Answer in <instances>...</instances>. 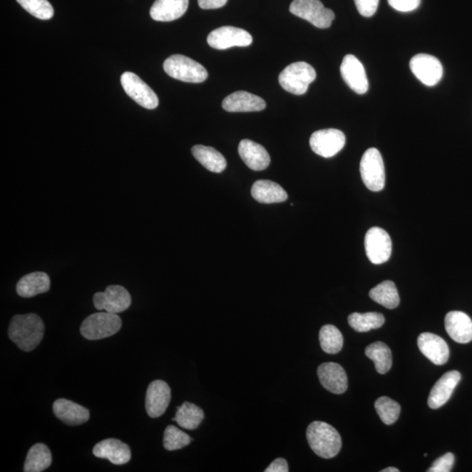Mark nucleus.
Instances as JSON below:
<instances>
[{
    "mask_svg": "<svg viewBox=\"0 0 472 472\" xmlns=\"http://www.w3.org/2000/svg\"><path fill=\"white\" fill-rule=\"evenodd\" d=\"M445 329L456 342L467 344L472 340V320L466 313L458 311L447 313Z\"/></svg>",
    "mask_w": 472,
    "mask_h": 472,
    "instance_id": "obj_21",
    "label": "nucleus"
},
{
    "mask_svg": "<svg viewBox=\"0 0 472 472\" xmlns=\"http://www.w3.org/2000/svg\"><path fill=\"white\" fill-rule=\"evenodd\" d=\"M359 14L364 17L369 18L376 13L379 0H354Z\"/></svg>",
    "mask_w": 472,
    "mask_h": 472,
    "instance_id": "obj_38",
    "label": "nucleus"
},
{
    "mask_svg": "<svg viewBox=\"0 0 472 472\" xmlns=\"http://www.w3.org/2000/svg\"><path fill=\"white\" fill-rule=\"evenodd\" d=\"M317 73L311 65L299 61L287 66L279 75V84L284 91L294 95H304L309 85L314 82Z\"/></svg>",
    "mask_w": 472,
    "mask_h": 472,
    "instance_id": "obj_4",
    "label": "nucleus"
},
{
    "mask_svg": "<svg viewBox=\"0 0 472 472\" xmlns=\"http://www.w3.org/2000/svg\"><path fill=\"white\" fill-rule=\"evenodd\" d=\"M307 437L309 447L320 458H334L339 454L342 446L339 433L324 421H316L309 424Z\"/></svg>",
    "mask_w": 472,
    "mask_h": 472,
    "instance_id": "obj_2",
    "label": "nucleus"
},
{
    "mask_svg": "<svg viewBox=\"0 0 472 472\" xmlns=\"http://www.w3.org/2000/svg\"><path fill=\"white\" fill-rule=\"evenodd\" d=\"M365 354L374 363L375 369L381 374L389 372L392 366V353L385 343L380 342L371 344L366 348Z\"/></svg>",
    "mask_w": 472,
    "mask_h": 472,
    "instance_id": "obj_31",
    "label": "nucleus"
},
{
    "mask_svg": "<svg viewBox=\"0 0 472 472\" xmlns=\"http://www.w3.org/2000/svg\"><path fill=\"white\" fill-rule=\"evenodd\" d=\"M192 442V438L187 433L179 428L169 425L164 433V447L168 451L180 450L188 446Z\"/></svg>",
    "mask_w": 472,
    "mask_h": 472,
    "instance_id": "obj_36",
    "label": "nucleus"
},
{
    "mask_svg": "<svg viewBox=\"0 0 472 472\" xmlns=\"http://www.w3.org/2000/svg\"><path fill=\"white\" fill-rule=\"evenodd\" d=\"M417 345L425 357L435 365H444L450 357L446 342L440 336L424 332L418 337Z\"/></svg>",
    "mask_w": 472,
    "mask_h": 472,
    "instance_id": "obj_16",
    "label": "nucleus"
},
{
    "mask_svg": "<svg viewBox=\"0 0 472 472\" xmlns=\"http://www.w3.org/2000/svg\"><path fill=\"white\" fill-rule=\"evenodd\" d=\"M381 472H400L399 470L397 469V468L394 467H389L386 468V469L381 471Z\"/></svg>",
    "mask_w": 472,
    "mask_h": 472,
    "instance_id": "obj_42",
    "label": "nucleus"
},
{
    "mask_svg": "<svg viewBox=\"0 0 472 472\" xmlns=\"http://www.w3.org/2000/svg\"><path fill=\"white\" fill-rule=\"evenodd\" d=\"M43 321L34 313L14 316L11 320L9 336L19 349L31 352L40 345L43 339Z\"/></svg>",
    "mask_w": 472,
    "mask_h": 472,
    "instance_id": "obj_1",
    "label": "nucleus"
},
{
    "mask_svg": "<svg viewBox=\"0 0 472 472\" xmlns=\"http://www.w3.org/2000/svg\"><path fill=\"white\" fill-rule=\"evenodd\" d=\"M122 319L115 313L98 312L88 316L81 326V334L88 340L109 338L119 332Z\"/></svg>",
    "mask_w": 472,
    "mask_h": 472,
    "instance_id": "obj_5",
    "label": "nucleus"
},
{
    "mask_svg": "<svg viewBox=\"0 0 472 472\" xmlns=\"http://www.w3.org/2000/svg\"><path fill=\"white\" fill-rule=\"evenodd\" d=\"M321 385L332 394H340L346 392L348 388L347 375L345 369L338 363L327 362L321 364L318 369Z\"/></svg>",
    "mask_w": 472,
    "mask_h": 472,
    "instance_id": "obj_17",
    "label": "nucleus"
},
{
    "mask_svg": "<svg viewBox=\"0 0 472 472\" xmlns=\"http://www.w3.org/2000/svg\"><path fill=\"white\" fill-rule=\"evenodd\" d=\"M93 454L96 458L108 459L117 466L125 464L130 462L131 458L129 445L114 438L103 440L96 443L93 448Z\"/></svg>",
    "mask_w": 472,
    "mask_h": 472,
    "instance_id": "obj_19",
    "label": "nucleus"
},
{
    "mask_svg": "<svg viewBox=\"0 0 472 472\" xmlns=\"http://www.w3.org/2000/svg\"><path fill=\"white\" fill-rule=\"evenodd\" d=\"M340 72L348 86L357 94H366L369 91V79L365 68L354 56L347 55L344 57Z\"/></svg>",
    "mask_w": 472,
    "mask_h": 472,
    "instance_id": "obj_14",
    "label": "nucleus"
},
{
    "mask_svg": "<svg viewBox=\"0 0 472 472\" xmlns=\"http://www.w3.org/2000/svg\"><path fill=\"white\" fill-rule=\"evenodd\" d=\"M365 250L367 258L374 265L388 262L392 254V241L386 231L374 227L366 232Z\"/></svg>",
    "mask_w": 472,
    "mask_h": 472,
    "instance_id": "obj_9",
    "label": "nucleus"
},
{
    "mask_svg": "<svg viewBox=\"0 0 472 472\" xmlns=\"http://www.w3.org/2000/svg\"><path fill=\"white\" fill-rule=\"evenodd\" d=\"M348 323L354 331L366 332L381 328L385 323V318L379 312H354L348 317Z\"/></svg>",
    "mask_w": 472,
    "mask_h": 472,
    "instance_id": "obj_32",
    "label": "nucleus"
},
{
    "mask_svg": "<svg viewBox=\"0 0 472 472\" xmlns=\"http://www.w3.org/2000/svg\"><path fill=\"white\" fill-rule=\"evenodd\" d=\"M177 409L176 416L173 421H177L181 428L192 431L198 428L204 419L203 410L191 402L185 401Z\"/></svg>",
    "mask_w": 472,
    "mask_h": 472,
    "instance_id": "obj_30",
    "label": "nucleus"
},
{
    "mask_svg": "<svg viewBox=\"0 0 472 472\" xmlns=\"http://www.w3.org/2000/svg\"><path fill=\"white\" fill-rule=\"evenodd\" d=\"M289 11L318 29L330 28L335 19L334 11L326 9L319 0H293Z\"/></svg>",
    "mask_w": 472,
    "mask_h": 472,
    "instance_id": "obj_6",
    "label": "nucleus"
},
{
    "mask_svg": "<svg viewBox=\"0 0 472 472\" xmlns=\"http://www.w3.org/2000/svg\"><path fill=\"white\" fill-rule=\"evenodd\" d=\"M253 38L249 32L235 26H222L212 31L207 37L211 48L225 50L233 46H247L252 44Z\"/></svg>",
    "mask_w": 472,
    "mask_h": 472,
    "instance_id": "obj_13",
    "label": "nucleus"
},
{
    "mask_svg": "<svg viewBox=\"0 0 472 472\" xmlns=\"http://www.w3.org/2000/svg\"><path fill=\"white\" fill-rule=\"evenodd\" d=\"M319 342L324 353L336 354L342 349L343 335L336 327L327 324L320 329Z\"/></svg>",
    "mask_w": 472,
    "mask_h": 472,
    "instance_id": "obj_33",
    "label": "nucleus"
},
{
    "mask_svg": "<svg viewBox=\"0 0 472 472\" xmlns=\"http://www.w3.org/2000/svg\"><path fill=\"white\" fill-rule=\"evenodd\" d=\"M227 0H198L201 9H218L226 5Z\"/></svg>",
    "mask_w": 472,
    "mask_h": 472,
    "instance_id": "obj_40",
    "label": "nucleus"
},
{
    "mask_svg": "<svg viewBox=\"0 0 472 472\" xmlns=\"http://www.w3.org/2000/svg\"><path fill=\"white\" fill-rule=\"evenodd\" d=\"M17 2L31 15L42 21H48L55 14L48 0H17Z\"/></svg>",
    "mask_w": 472,
    "mask_h": 472,
    "instance_id": "obj_35",
    "label": "nucleus"
},
{
    "mask_svg": "<svg viewBox=\"0 0 472 472\" xmlns=\"http://www.w3.org/2000/svg\"><path fill=\"white\" fill-rule=\"evenodd\" d=\"M461 381L458 371H450L444 374L433 386L428 399L429 407L436 409L442 407L453 394L456 386Z\"/></svg>",
    "mask_w": 472,
    "mask_h": 472,
    "instance_id": "obj_18",
    "label": "nucleus"
},
{
    "mask_svg": "<svg viewBox=\"0 0 472 472\" xmlns=\"http://www.w3.org/2000/svg\"><path fill=\"white\" fill-rule=\"evenodd\" d=\"M192 153L208 171L220 173L227 168L226 158L212 147L195 145L193 147Z\"/></svg>",
    "mask_w": 472,
    "mask_h": 472,
    "instance_id": "obj_27",
    "label": "nucleus"
},
{
    "mask_svg": "<svg viewBox=\"0 0 472 472\" xmlns=\"http://www.w3.org/2000/svg\"><path fill=\"white\" fill-rule=\"evenodd\" d=\"M409 66L416 78L426 86H435L442 79L443 66L435 56L419 53L412 58Z\"/></svg>",
    "mask_w": 472,
    "mask_h": 472,
    "instance_id": "obj_12",
    "label": "nucleus"
},
{
    "mask_svg": "<svg viewBox=\"0 0 472 472\" xmlns=\"http://www.w3.org/2000/svg\"><path fill=\"white\" fill-rule=\"evenodd\" d=\"M391 7L402 13H409L420 6L421 0H388Z\"/></svg>",
    "mask_w": 472,
    "mask_h": 472,
    "instance_id": "obj_39",
    "label": "nucleus"
},
{
    "mask_svg": "<svg viewBox=\"0 0 472 472\" xmlns=\"http://www.w3.org/2000/svg\"><path fill=\"white\" fill-rule=\"evenodd\" d=\"M93 302L99 311L118 314L130 307L131 297L123 286L111 285L108 286L106 292L96 293Z\"/></svg>",
    "mask_w": 472,
    "mask_h": 472,
    "instance_id": "obj_11",
    "label": "nucleus"
},
{
    "mask_svg": "<svg viewBox=\"0 0 472 472\" xmlns=\"http://www.w3.org/2000/svg\"><path fill=\"white\" fill-rule=\"evenodd\" d=\"M52 463V454L44 443H36L30 448L26 456L24 471L41 472L48 469Z\"/></svg>",
    "mask_w": 472,
    "mask_h": 472,
    "instance_id": "obj_28",
    "label": "nucleus"
},
{
    "mask_svg": "<svg viewBox=\"0 0 472 472\" xmlns=\"http://www.w3.org/2000/svg\"><path fill=\"white\" fill-rule=\"evenodd\" d=\"M171 389L164 381L150 383L145 396V409L148 416L158 418L163 415L171 401Z\"/></svg>",
    "mask_w": 472,
    "mask_h": 472,
    "instance_id": "obj_15",
    "label": "nucleus"
},
{
    "mask_svg": "<svg viewBox=\"0 0 472 472\" xmlns=\"http://www.w3.org/2000/svg\"><path fill=\"white\" fill-rule=\"evenodd\" d=\"M164 71L173 78L185 83H200L208 77L207 69L202 65L181 55L168 58L164 63Z\"/></svg>",
    "mask_w": 472,
    "mask_h": 472,
    "instance_id": "obj_3",
    "label": "nucleus"
},
{
    "mask_svg": "<svg viewBox=\"0 0 472 472\" xmlns=\"http://www.w3.org/2000/svg\"><path fill=\"white\" fill-rule=\"evenodd\" d=\"M455 463V456L451 452L437 458L432 466L428 470L429 472H450Z\"/></svg>",
    "mask_w": 472,
    "mask_h": 472,
    "instance_id": "obj_37",
    "label": "nucleus"
},
{
    "mask_svg": "<svg viewBox=\"0 0 472 472\" xmlns=\"http://www.w3.org/2000/svg\"><path fill=\"white\" fill-rule=\"evenodd\" d=\"M375 409L383 424L391 425L398 420L401 413V406L389 397L382 396L375 401Z\"/></svg>",
    "mask_w": 472,
    "mask_h": 472,
    "instance_id": "obj_34",
    "label": "nucleus"
},
{
    "mask_svg": "<svg viewBox=\"0 0 472 472\" xmlns=\"http://www.w3.org/2000/svg\"><path fill=\"white\" fill-rule=\"evenodd\" d=\"M53 410L58 419L69 426L83 424L90 419L88 409L67 399L56 400L53 402Z\"/></svg>",
    "mask_w": 472,
    "mask_h": 472,
    "instance_id": "obj_22",
    "label": "nucleus"
},
{
    "mask_svg": "<svg viewBox=\"0 0 472 472\" xmlns=\"http://www.w3.org/2000/svg\"><path fill=\"white\" fill-rule=\"evenodd\" d=\"M361 179L367 189L380 192L385 187V168L381 154L377 149L370 148L363 154L361 166Z\"/></svg>",
    "mask_w": 472,
    "mask_h": 472,
    "instance_id": "obj_7",
    "label": "nucleus"
},
{
    "mask_svg": "<svg viewBox=\"0 0 472 472\" xmlns=\"http://www.w3.org/2000/svg\"><path fill=\"white\" fill-rule=\"evenodd\" d=\"M371 299L388 309H394L400 304V296L392 281H384L375 286L369 292Z\"/></svg>",
    "mask_w": 472,
    "mask_h": 472,
    "instance_id": "obj_29",
    "label": "nucleus"
},
{
    "mask_svg": "<svg viewBox=\"0 0 472 472\" xmlns=\"http://www.w3.org/2000/svg\"><path fill=\"white\" fill-rule=\"evenodd\" d=\"M50 289V278L44 272H34L23 277L17 284L19 296L29 299L46 293Z\"/></svg>",
    "mask_w": 472,
    "mask_h": 472,
    "instance_id": "obj_26",
    "label": "nucleus"
},
{
    "mask_svg": "<svg viewBox=\"0 0 472 472\" xmlns=\"http://www.w3.org/2000/svg\"><path fill=\"white\" fill-rule=\"evenodd\" d=\"M222 107L228 112L261 111L265 109L266 103L260 96L246 91H237L223 100Z\"/></svg>",
    "mask_w": 472,
    "mask_h": 472,
    "instance_id": "obj_23",
    "label": "nucleus"
},
{
    "mask_svg": "<svg viewBox=\"0 0 472 472\" xmlns=\"http://www.w3.org/2000/svg\"><path fill=\"white\" fill-rule=\"evenodd\" d=\"M189 0H156L150 9V17L156 21L169 22L183 16Z\"/></svg>",
    "mask_w": 472,
    "mask_h": 472,
    "instance_id": "obj_24",
    "label": "nucleus"
},
{
    "mask_svg": "<svg viewBox=\"0 0 472 472\" xmlns=\"http://www.w3.org/2000/svg\"><path fill=\"white\" fill-rule=\"evenodd\" d=\"M346 145V136L342 130L326 129L316 131L309 138V145L316 154L323 158H332L338 154Z\"/></svg>",
    "mask_w": 472,
    "mask_h": 472,
    "instance_id": "obj_10",
    "label": "nucleus"
},
{
    "mask_svg": "<svg viewBox=\"0 0 472 472\" xmlns=\"http://www.w3.org/2000/svg\"><path fill=\"white\" fill-rule=\"evenodd\" d=\"M251 195L258 202L264 204L281 203L288 199L284 189L270 180L255 182L251 188Z\"/></svg>",
    "mask_w": 472,
    "mask_h": 472,
    "instance_id": "obj_25",
    "label": "nucleus"
},
{
    "mask_svg": "<svg viewBox=\"0 0 472 472\" xmlns=\"http://www.w3.org/2000/svg\"><path fill=\"white\" fill-rule=\"evenodd\" d=\"M240 157L253 171H264L270 164V157L264 146L250 139H243L238 147Z\"/></svg>",
    "mask_w": 472,
    "mask_h": 472,
    "instance_id": "obj_20",
    "label": "nucleus"
},
{
    "mask_svg": "<svg viewBox=\"0 0 472 472\" xmlns=\"http://www.w3.org/2000/svg\"><path fill=\"white\" fill-rule=\"evenodd\" d=\"M288 463L284 458H277L267 468L265 472H288Z\"/></svg>",
    "mask_w": 472,
    "mask_h": 472,
    "instance_id": "obj_41",
    "label": "nucleus"
},
{
    "mask_svg": "<svg viewBox=\"0 0 472 472\" xmlns=\"http://www.w3.org/2000/svg\"><path fill=\"white\" fill-rule=\"evenodd\" d=\"M121 84L126 94L145 109H156L160 104L156 93L136 73H123L121 76Z\"/></svg>",
    "mask_w": 472,
    "mask_h": 472,
    "instance_id": "obj_8",
    "label": "nucleus"
}]
</instances>
